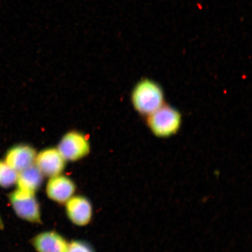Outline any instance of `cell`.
Instances as JSON below:
<instances>
[{"label": "cell", "mask_w": 252, "mask_h": 252, "mask_svg": "<svg viewBox=\"0 0 252 252\" xmlns=\"http://www.w3.org/2000/svg\"><path fill=\"white\" fill-rule=\"evenodd\" d=\"M14 212L22 220L32 223L41 222L40 206L35 194L17 189L8 195Z\"/></svg>", "instance_id": "3957f363"}, {"label": "cell", "mask_w": 252, "mask_h": 252, "mask_svg": "<svg viewBox=\"0 0 252 252\" xmlns=\"http://www.w3.org/2000/svg\"><path fill=\"white\" fill-rule=\"evenodd\" d=\"M65 204L66 213L75 225L83 226L90 222L93 217V206L86 197L73 196Z\"/></svg>", "instance_id": "52a82bcc"}, {"label": "cell", "mask_w": 252, "mask_h": 252, "mask_svg": "<svg viewBox=\"0 0 252 252\" xmlns=\"http://www.w3.org/2000/svg\"><path fill=\"white\" fill-rule=\"evenodd\" d=\"M37 153L30 145L16 144L5 153L4 161L18 173L34 164Z\"/></svg>", "instance_id": "8992f818"}, {"label": "cell", "mask_w": 252, "mask_h": 252, "mask_svg": "<svg viewBox=\"0 0 252 252\" xmlns=\"http://www.w3.org/2000/svg\"><path fill=\"white\" fill-rule=\"evenodd\" d=\"M44 175L35 165L18 172L16 185L17 189L35 194L43 182Z\"/></svg>", "instance_id": "30bf717a"}, {"label": "cell", "mask_w": 252, "mask_h": 252, "mask_svg": "<svg viewBox=\"0 0 252 252\" xmlns=\"http://www.w3.org/2000/svg\"><path fill=\"white\" fill-rule=\"evenodd\" d=\"M147 117L150 130L159 138L169 137L177 133L182 124L181 113L165 103Z\"/></svg>", "instance_id": "7a4b0ae2"}, {"label": "cell", "mask_w": 252, "mask_h": 252, "mask_svg": "<svg viewBox=\"0 0 252 252\" xmlns=\"http://www.w3.org/2000/svg\"><path fill=\"white\" fill-rule=\"evenodd\" d=\"M131 102L140 115L149 116L164 104V94L156 82L143 79L135 85L131 93Z\"/></svg>", "instance_id": "6da1fadb"}, {"label": "cell", "mask_w": 252, "mask_h": 252, "mask_svg": "<svg viewBox=\"0 0 252 252\" xmlns=\"http://www.w3.org/2000/svg\"><path fill=\"white\" fill-rule=\"evenodd\" d=\"M18 174L4 160H0V187L9 188L16 185Z\"/></svg>", "instance_id": "8fae6325"}, {"label": "cell", "mask_w": 252, "mask_h": 252, "mask_svg": "<svg viewBox=\"0 0 252 252\" xmlns=\"http://www.w3.org/2000/svg\"><path fill=\"white\" fill-rule=\"evenodd\" d=\"M58 150L67 161H77L89 154L90 141L81 132L72 130L66 133L60 141Z\"/></svg>", "instance_id": "277c9868"}, {"label": "cell", "mask_w": 252, "mask_h": 252, "mask_svg": "<svg viewBox=\"0 0 252 252\" xmlns=\"http://www.w3.org/2000/svg\"><path fill=\"white\" fill-rule=\"evenodd\" d=\"M66 162L58 148L50 147L37 153L34 165L44 176L52 178L61 174L65 169Z\"/></svg>", "instance_id": "5b68a950"}, {"label": "cell", "mask_w": 252, "mask_h": 252, "mask_svg": "<svg viewBox=\"0 0 252 252\" xmlns=\"http://www.w3.org/2000/svg\"><path fill=\"white\" fill-rule=\"evenodd\" d=\"M65 252H94L93 248L86 243L81 241H72L68 244L67 250Z\"/></svg>", "instance_id": "7c38bea8"}, {"label": "cell", "mask_w": 252, "mask_h": 252, "mask_svg": "<svg viewBox=\"0 0 252 252\" xmlns=\"http://www.w3.org/2000/svg\"><path fill=\"white\" fill-rule=\"evenodd\" d=\"M33 247L37 252H65L68 242L55 231H46L37 235L33 239Z\"/></svg>", "instance_id": "9c48e42d"}, {"label": "cell", "mask_w": 252, "mask_h": 252, "mask_svg": "<svg viewBox=\"0 0 252 252\" xmlns=\"http://www.w3.org/2000/svg\"><path fill=\"white\" fill-rule=\"evenodd\" d=\"M76 186L67 176L59 175L50 178L46 185V194L50 199L59 203H65L73 196Z\"/></svg>", "instance_id": "ba28073f"}, {"label": "cell", "mask_w": 252, "mask_h": 252, "mask_svg": "<svg viewBox=\"0 0 252 252\" xmlns=\"http://www.w3.org/2000/svg\"><path fill=\"white\" fill-rule=\"evenodd\" d=\"M4 228V222H3L1 215H0V229H3Z\"/></svg>", "instance_id": "4fadbf2b"}]
</instances>
